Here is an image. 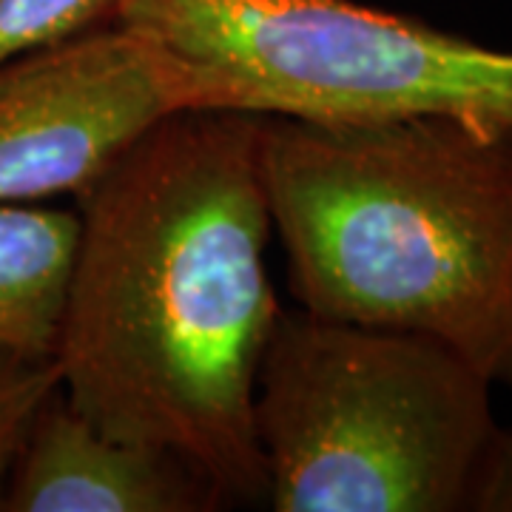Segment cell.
<instances>
[{
    "instance_id": "8992f818",
    "label": "cell",
    "mask_w": 512,
    "mask_h": 512,
    "mask_svg": "<svg viewBox=\"0 0 512 512\" xmlns=\"http://www.w3.org/2000/svg\"><path fill=\"white\" fill-rule=\"evenodd\" d=\"M228 507L183 453L114 439L74 410L63 387L37 413L6 484L9 512H211Z\"/></svg>"
},
{
    "instance_id": "277c9868",
    "label": "cell",
    "mask_w": 512,
    "mask_h": 512,
    "mask_svg": "<svg viewBox=\"0 0 512 512\" xmlns=\"http://www.w3.org/2000/svg\"><path fill=\"white\" fill-rule=\"evenodd\" d=\"M123 23L171 60L194 109L512 128V49L356 0H131Z\"/></svg>"
},
{
    "instance_id": "5b68a950",
    "label": "cell",
    "mask_w": 512,
    "mask_h": 512,
    "mask_svg": "<svg viewBox=\"0 0 512 512\" xmlns=\"http://www.w3.org/2000/svg\"><path fill=\"white\" fill-rule=\"evenodd\" d=\"M183 109L177 69L126 23L3 60L0 205L80 197Z\"/></svg>"
},
{
    "instance_id": "6da1fadb",
    "label": "cell",
    "mask_w": 512,
    "mask_h": 512,
    "mask_svg": "<svg viewBox=\"0 0 512 512\" xmlns=\"http://www.w3.org/2000/svg\"><path fill=\"white\" fill-rule=\"evenodd\" d=\"M63 393L114 439L171 447L228 504L268 501L256 373L279 316L259 114L183 109L77 197Z\"/></svg>"
},
{
    "instance_id": "30bf717a",
    "label": "cell",
    "mask_w": 512,
    "mask_h": 512,
    "mask_svg": "<svg viewBox=\"0 0 512 512\" xmlns=\"http://www.w3.org/2000/svg\"><path fill=\"white\" fill-rule=\"evenodd\" d=\"M467 510L512 512V427H495L473 478Z\"/></svg>"
},
{
    "instance_id": "ba28073f",
    "label": "cell",
    "mask_w": 512,
    "mask_h": 512,
    "mask_svg": "<svg viewBox=\"0 0 512 512\" xmlns=\"http://www.w3.org/2000/svg\"><path fill=\"white\" fill-rule=\"evenodd\" d=\"M131 0H0V63L123 23Z\"/></svg>"
},
{
    "instance_id": "9c48e42d",
    "label": "cell",
    "mask_w": 512,
    "mask_h": 512,
    "mask_svg": "<svg viewBox=\"0 0 512 512\" xmlns=\"http://www.w3.org/2000/svg\"><path fill=\"white\" fill-rule=\"evenodd\" d=\"M63 387L55 356L0 353V510L6 484L43 404Z\"/></svg>"
},
{
    "instance_id": "52a82bcc",
    "label": "cell",
    "mask_w": 512,
    "mask_h": 512,
    "mask_svg": "<svg viewBox=\"0 0 512 512\" xmlns=\"http://www.w3.org/2000/svg\"><path fill=\"white\" fill-rule=\"evenodd\" d=\"M77 239V208L0 205V353L57 356Z\"/></svg>"
},
{
    "instance_id": "7a4b0ae2",
    "label": "cell",
    "mask_w": 512,
    "mask_h": 512,
    "mask_svg": "<svg viewBox=\"0 0 512 512\" xmlns=\"http://www.w3.org/2000/svg\"><path fill=\"white\" fill-rule=\"evenodd\" d=\"M259 168L302 311L439 339L512 384V128L259 114Z\"/></svg>"
},
{
    "instance_id": "3957f363",
    "label": "cell",
    "mask_w": 512,
    "mask_h": 512,
    "mask_svg": "<svg viewBox=\"0 0 512 512\" xmlns=\"http://www.w3.org/2000/svg\"><path fill=\"white\" fill-rule=\"evenodd\" d=\"M490 387L439 339L279 311L254 393L271 510H467Z\"/></svg>"
}]
</instances>
